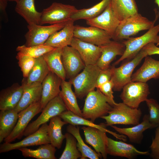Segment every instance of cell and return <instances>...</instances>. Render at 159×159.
<instances>
[{
	"instance_id": "1",
	"label": "cell",
	"mask_w": 159,
	"mask_h": 159,
	"mask_svg": "<svg viewBox=\"0 0 159 159\" xmlns=\"http://www.w3.org/2000/svg\"><path fill=\"white\" fill-rule=\"evenodd\" d=\"M114 105L97 88L86 96L82 111L83 117L94 122L97 118L107 115Z\"/></svg>"
},
{
	"instance_id": "2",
	"label": "cell",
	"mask_w": 159,
	"mask_h": 159,
	"mask_svg": "<svg viewBox=\"0 0 159 159\" xmlns=\"http://www.w3.org/2000/svg\"><path fill=\"white\" fill-rule=\"evenodd\" d=\"M158 15L153 21L138 13L131 16L120 21L112 39L117 41L127 39L140 31L149 30L154 26Z\"/></svg>"
},
{
	"instance_id": "3",
	"label": "cell",
	"mask_w": 159,
	"mask_h": 159,
	"mask_svg": "<svg viewBox=\"0 0 159 159\" xmlns=\"http://www.w3.org/2000/svg\"><path fill=\"white\" fill-rule=\"evenodd\" d=\"M108 114L101 117L105 120L106 127L115 125H135L140 123L142 112L140 108H132L122 102L116 103Z\"/></svg>"
},
{
	"instance_id": "4",
	"label": "cell",
	"mask_w": 159,
	"mask_h": 159,
	"mask_svg": "<svg viewBox=\"0 0 159 159\" xmlns=\"http://www.w3.org/2000/svg\"><path fill=\"white\" fill-rule=\"evenodd\" d=\"M159 24L154 26L143 35L136 37H130L122 42L125 46L124 53L114 64L115 66L125 59L134 58L145 45L153 43L159 45Z\"/></svg>"
},
{
	"instance_id": "5",
	"label": "cell",
	"mask_w": 159,
	"mask_h": 159,
	"mask_svg": "<svg viewBox=\"0 0 159 159\" xmlns=\"http://www.w3.org/2000/svg\"><path fill=\"white\" fill-rule=\"evenodd\" d=\"M101 70L96 64L86 66L81 73L69 80L73 86L77 98L82 99L96 88L97 80Z\"/></svg>"
},
{
	"instance_id": "6",
	"label": "cell",
	"mask_w": 159,
	"mask_h": 159,
	"mask_svg": "<svg viewBox=\"0 0 159 159\" xmlns=\"http://www.w3.org/2000/svg\"><path fill=\"white\" fill-rule=\"evenodd\" d=\"M146 52L142 49L131 60L124 63L118 67L114 65L111 79L114 84L113 90L120 91L123 87L131 81L133 70L144 58L147 56Z\"/></svg>"
},
{
	"instance_id": "7",
	"label": "cell",
	"mask_w": 159,
	"mask_h": 159,
	"mask_svg": "<svg viewBox=\"0 0 159 159\" xmlns=\"http://www.w3.org/2000/svg\"><path fill=\"white\" fill-rule=\"evenodd\" d=\"M67 110L62 100L59 95L47 104L35 120L29 124L24 131V136L26 137L35 132L42 125L47 123L51 118L59 116Z\"/></svg>"
},
{
	"instance_id": "8",
	"label": "cell",
	"mask_w": 159,
	"mask_h": 159,
	"mask_svg": "<svg viewBox=\"0 0 159 159\" xmlns=\"http://www.w3.org/2000/svg\"><path fill=\"white\" fill-rule=\"evenodd\" d=\"M150 94L149 87L146 82L131 81L123 87L120 97L125 104L138 108L140 104L148 99Z\"/></svg>"
},
{
	"instance_id": "9",
	"label": "cell",
	"mask_w": 159,
	"mask_h": 159,
	"mask_svg": "<svg viewBox=\"0 0 159 159\" xmlns=\"http://www.w3.org/2000/svg\"><path fill=\"white\" fill-rule=\"evenodd\" d=\"M77 10L73 5L54 2L41 12L40 25L53 24L67 21Z\"/></svg>"
},
{
	"instance_id": "10",
	"label": "cell",
	"mask_w": 159,
	"mask_h": 159,
	"mask_svg": "<svg viewBox=\"0 0 159 159\" xmlns=\"http://www.w3.org/2000/svg\"><path fill=\"white\" fill-rule=\"evenodd\" d=\"M67 21L46 26L28 25V31L24 36L26 40L24 45L29 47L44 44L52 34L62 29Z\"/></svg>"
},
{
	"instance_id": "11",
	"label": "cell",
	"mask_w": 159,
	"mask_h": 159,
	"mask_svg": "<svg viewBox=\"0 0 159 159\" xmlns=\"http://www.w3.org/2000/svg\"><path fill=\"white\" fill-rule=\"evenodd\" d=\"M48 125H42L35 132L19 142L13 143L4 142L0 146V153L7 152L21 148L50 143L48 133Z\"/></svg>"
},
{
	"instance_id": "12",
	"label": "cell",
	"mask_w": 159,
	"mask_h": 159,
	"mask_svg": "<svg viewBox=\"0 0 159 159\" xmlns=\"http://www.w3.org/2000/svg\"><path fill=\"white\" fill-rule=\"evenodd\" d=\"M42 110L40 102L31 105L18 113L17 123L11 133L4 139V142L11 143L16 139H21L29 122Z\"/></svg>"
},
{
	"instance_id": "13",
	"label": "cell",
	"mask_w": 159,
	"mask_h": 159,
	"mask_svg": "<svg viewBox=\"0 0 159 159\" xmlns=\"http://www.w3.org/2000/svg\"><path fill=\"white\" fill-rule=\"evenodd\" d=\"M74 37L83 41L101 47L110 42L111 36L105 31L90 26L74 25Z\"/></svg>"
},
{
	"instance_id": "14",
	"label": "cell",
	"mask_w": 159,
	"mask_h": 159,
	"mask_svg": "<svg viewBox=\"0 0 159 159\" xmlns=\"http://www.w3.org/2000/svg\"><path fill=\"white\" fill-rule=\"evenodd\" d=\"M62 59L66 78L69 80L76 77L85 66L78 52L70 46L62 48Z\"/></svg>"
},
{
	"instance_id": "15",
	"label": "cell",
	"mask_w": 159,
	"mask_h": 159,
	"mask_svg": "<svg viewBox=\"0 0 159 159\" xmlns=\"http://www.w3.org/2000/svg\"><path fill=\"white\" fill-rule=\"evenodd\" d=\"M86 20L87 25L105 31L112 38L120 22L112 9L111 1L100 14L94 18Z\"/></svg>"
},
{
	"instance_id": "16",
	"label": "cell",
	"mask_w": 159,
	"mask_h": 159,
	"mask_svg": "<svg viewBox=\"0 0 159 159\" xmlns=\"http://www.w3.org/2000/svg\"><path fill=\"white\" fill-rule=\"evenodd\" d=\"M81 128L83 131L86 142L91 145L104 159H106L107 155V132L89 126H83Z\"/></svg>"
},
{
	"instance_id": "17",
	"label": "cell",
	"mask_w": 159,
	"mask_h": 159,
	"mask_svg": "<svg viewBox=\"0 0 159 159\" xmlns=\"http://www.w3.org/2000/svg\"><path fill=\"white\" fill-rule=\"evenodd\" d=\"M107 154L111 156L125 157L129 159L139 155H148V151H141L133 145L121 141L115 140L108 137L107 147Z\"/></svg>"
},
{
	"instance_id": "18",
	"label": "cell",
	"mask_w": 159,
	"mask_h": 159,
	"mask_svg": "<svg viewBox=\"0 0 159 159\" xmlns=\"http://www.w3.org/2000/svg\"><path fill=\"white\" fill-rule=\"evenodd\" d=\"M70 46L78 52L85 66L96 64L101 54V47L83 41L74 37Z\"/></svg>"
},
{
	"instance_id": "19",
	"label": "cell",
	"mask_w": 159,
	"mask_h": 159,
	"mask_svg": "<svg viewBox=\"0 0 159 159\" xmlns=\"http://www.w3.org/2000/svg\"><path fill=\"white\" fill-rule=\"evenodd\" d=\"M62 79L50 71L42 82V90L40 103L42 109L51 100L59 95Z\"/></svg>"
},
{
	"instance_id": "20",
	"label": "cell",
	"mask_w": 159,
	"mask_h": 159,
	"mask_svg": "<svg viewBox=\"0 0 159 159\" xmlns=\"http://www.w3.org/2000/svg\"><path fill=\"white\" fill-rule=\"evenodd\" d=\"M100 47L102 48L101 54L96 64L101 70L109 67L111 63L116 56H122L125 49L123 43L114 40Z\"/></svg>"
},
{
	"instance_id": "21",
	"label": "cell",
	"mask_w": 159,
	"mask_h": 159,
	"mask_svg": "<svg viewBox=\"0 0 159 159\" xmlns=\"http://www.w3.org/2000/svg\"><path fill=\"white\" fill-rule=\"evenodd\" d=\"M23 92L19 104L14 109L18 113L31 105L40 101L42 94V84L35 82L27 84L21 83Z\"/></svg>"
},
{
	"instance_id": "22",
	"label": "cell",
	"mask_w": 159,
	"mask_h": 159,
	"mask_svg": "<svg viewBox=\"0 0 159 159\" xmlns=\"http://www.w3.org/2000/svg\"><path fill=\"white\" fill-rule=\"evenodd\" d=\"M152 79L159 80V61L147 56L141 66L132 74L131 81L146 82Z\"/></svg>"
},
{
	"instance_id": "23",
	"label": "cell",
	"mask_w": 159,
	"mask_h": 159,
	"mask_svg": "<svg viewBox=\"0 0 159 159\" xmlns=\"http://www.w3.org/2000/svg\"><path fill=\"white\" fill-rule=\"evenodd\" d=\"M74 21L70 19L62 29L52 34L44 44L59 48L70 46L74 37Z\"/></svg>"
},
{
	"instance_id": "24",
	"label": "cell",
	"mask_w": 159,
	"mask_h": 159,
	"mask_svg": "<svg viewBox=\"0 0 159 159\" xmlns=\"http://www.w3.org/2000/svg\"><path fill=\"white\" fill-rule=\"evenodd\" d=\"M23 87L18 83L1 90L0 92V110L14 109L19 102Z\"/></svg>"
},
{
	"instance_id": "25",
	"label": "cell",
	"mask_w": 159,
	"mask_h": 159,
	"mask_svg": "<svg viewBox=\"0 0 159 159\" xmlns=\"http://www.w3.org/2000/svg\"><path fill=\"white\" fill-rule=\"evenodd\" d=\"M110 126L120 134L127 137L130 141L135 144H140L143 138V132L148 129L155 127L150 122L148 115H145L141 123L128 128H120L114 125Z\"/></svg>"
},
{
	"instance_id": "26",
	"label": "cell",
	"mask_w": 159,
	"mask_h": 159,
	"mask_svg": "<svg viewBox=\"0 0 159 159\" xmlns=\"http://www.w3.org/2000/svg\"><path fill=\"white\" fill-rule=\"evenodd\" d=\"M34 1L35 0H19L16 2L15 11L28 25H40L42 13L36 10Z\"/></svg>"
},
{
	"instance_id": "27",
	"label": "cell",
	"mask_w": 159,
	"mask_h": 159,
	"mask_svg": "<svg viewBox=\"0 0 159 159\" xmlns=\"http://www.w3.org/2000/svg\"><path fill=\"white\" fill-rule=\"evenodd\" d=\"M72 84L69 81L62 80L61 90L59 95L65 104L67 110L71 111L75 114L83 117L82 111L78 104L77 97L72 89Z\"/></svg>"
},
{
	"instance_id": "28",
	"label": "cell",
	"mask_w": 159,
	"mask_h": 159,
	"mask_svg": "<svg viewBox=\"0 0 159 159\" xmlns=\"http://www.w3.org/2000/svg\"><path fill=\"white\" fill-rule=\"evenodd\" d=\"M59 116L67 124L75 126L82 125L96 128L106 131L118 139H123L124 137L123 135H119L108 130L106 128L105 123H102L100 125L96 124L91 121L79 116L68 110L62 112Z\"/></svg>"
},
{
	"instance_id": "29",
	"label": "cell",
	"mask_w": 159,
	"mask_h": 159,
	"mask_svg": "<svg viewBox=\"0 0 159 159\" xmlns=\"http://www.w3.org/2000/svg\"><path fill=\"white\" fill-rule=\"evenodd\" d=\"M62 48H55L42 57L50 71L62 80H65L66 75L62 59Z\"/></svg>"
},
{
	"instance_id": "30",
	"label": "cell",
	"mask_w": 159,
	"mask_h": 159,
	"mask_svg": "<svg viewBox=\"0 0 159 159\" xmlns=\"http://www.w3.org/2000/svg\"><path fill=\"white\" fill-rule=\"evenodd\" d=\"M18 119V113L14 109L0 110V143L12 132L17 123Z\"/></svg>"
},
{
	"instance_id": "31",
	"label": "cell",
	"mask_w": 159,
	"mask_h": 159,
	"mask_svg": "<svg viewBox=\"0 0 159 159\" xmlns=\"http://www.w3.org/2000/svg\"><path fill=\"white\" fill-rule=\"evenodd\" d=\"M112 9L120 21L138 13L135 0H111Z\"/></svg>"
},
{
	"instance_id": "32",
	"label": "cell",
	"mask_w": 159,
	"mask_h": 159,
	"mask_svg": "<svg viewBox=\"0 0 159 159\" xmlns=\"http://www.w3.org/2000/svg\"><path fill=\"white\" fill-rule=\"evenodd\" d=\"M67 124L57 116L51 118L48 125V133L50 143L58 149L61 148L63 141L65 138V135L62 133V127Z\"/></svg>"
},
{
	"instance_id": "33",
	"label": "cell",
	"mask_w": 159,
	"mask_h": 159,
	"mask_svg": "<svg viewBox=\"0 0 159 159\" xmlns=\"http://www.w3.org/2000/svg\"><path fill=\"white\" fill-rule=\"evenodd\" d=\"M50 71L42 56L36 58L28 77L23 78L21 83L27 84L35 82L42 83Z\"/></svg>"
},
{
	"instance_id": "34",
	"label": "cell",
	"mask_w": 159,
	"mask_h": 159,
	"mask_svg": "<svg viewBox=\"0 0 159 159\" xmlns=\"http://www.w3.org/2000/svg\"><path fill=\"white\" fill-rule=\"evenodd\" d=\"M18 150L21 152L25 158L30 157L37 159H56L55 154L56 148L51 143L40 145L37 149L34 150L26 147Z\"/></svg>"
},
{
	"instance_id": "35",
	"label": "cell",
	"mask_w": 159,
	"mask_h": 159,
	"mask_svg": "<svg viewBox=\"0 0 159 159\" xmlns=\"http://www.w3.org/2000/svg\"><path fill=\"white\" fill-rule=\"evenodd\" d=\"M67 132L72 135L77 141V146L82 155L81 159H85L87 158L98 159L102 158L96 151L85 143L81 136L79 126L76 127L75 125L70 124L67 127Z\"/></svg>"
},
{
	"instance_id": "36",
	"label": "cell",
	"mask_w": 159,
	"mask_h": 159,
	"mask_svg": "<svg viewBox=\"0 0 159 159\" xmlns=\"http://www.w3.org/2000/svg\"><path fill=\"white\" fill-rule=\"evenodd\" d=\"M110 1L111 0H102L90 8L78 9L71 16V19L75 21L81 19L87 20L94 18L105 10Z\"/></svg>"
},
{
	"instance_id": "37",
	"label": "cell",
	"mask_w": 159,
	"mask_h": 159,
	"mask_svg": "<svg viewBox=\"0 0 159 159\" xmlns=\"http://www.w3.org/2000/svg\"><path fill=\"white\" fill-rule=\"evenodd\" d=\"M55 48L44 44L27 47L25 45L18 46L16 51L17 54L36 58L42 56Z\"/></svg>"
},
{
	"instance_id": "38",
	"label": "cell",
	"mask_w": 159,
	"mask_h": 159,
	"mask_svg": "<svg viewBox=\"0 0 159 159\" xmlns=\"http://www.w3.org/2000/svg\"><path fill=\"white\" fill-rule=\"evenodd\" d=\"M66 144L64 149L59 159H80L82 155L77 146V140L71 134L67 132L65 134Z\"/></svg>"
},
{
	"instance_id": "39",
	"label": "cell",
	"mask_w": 159,
	"mask_h": 159,
	"mask_svg": "<svg viewBox=\"0 0 159 159\" xmlns=\"http://www.w3.org/2000/svg\"><path fill=\"white\" fill-rule=\"evenodd\" d=\"M145 101L148 108L149 121L156 127L159 125V104L153 98H148Z\"/></svg>"
},
{
	"instance_id": "40",
	"label": "cell",
	"mask_w": 159,
	"mask_h": 159,
	"mask_svg": "<svg viewBox=\"0 0 159 159\" xmlns=\"http://www.w3.org/2000/svg\"><path fill=\"white\" fill-rule=\"evenodd\" d=\"M16 58L18 60V64L22 72L23 78H27L34 64L36 58L18 54Z\"/></svg>"
},
{
	"instance_id": "41",
	"label": "cell",
	"mask_w": 159,
	"mask_h": 159,
	"mask_svg": "<svg viewBox=\"0 0 159 159\" xmlns=\"http://www.w3.org/2000/svg\"><path fill=\"white\" fill-rule=\"evenodd\" d=\"M113 67L114 65H112L107 69L100 70L97 80L96 88L111 80L113 73Z\"/></svg>"
},
{
	"instance_id": "42",
	"label": "cell",
	"mask_w": 159,
	"mask_h": 159,
	"mask_svg": "<svg viewBox=\"0 0 159 159\" xmlns=\"http://www.w3.org/2000/svg\"><path fill=\"white\" fill-rule=\"evenodd\" d=\"M155 137L153 139L150 149V157L153 159H159V125L156 127Z\"/></svg>"
},
{
	"instance_id": "43",
	"label": "cell",
	"mask_w": 159,
	"mask_h": 159,
	"mask_svg": "<svg viewBox=\"0 0 159 159\" xmlns=\"http://www.w3.org/2000/svg\"><path fill=\"white\" fill-rule=\"evenodd\" d=\"M114 84L111 80L103 84L98 88L100 90L108 97L115 105L116 103L114 100L113 91Z\"/></svg>"
},
{
	"instance_id": "44",
	"label": "cell",
	"mask_w": 159,
	"mask_h": 159,
	"mask_svg": "<svg viewBox=\"0 0 159 159\" xmlns=\"http://www.w3.org/2000/svg\"><path fill=\"white\" fill-rule=\"evenodd\" d=\"M146 53L148 56L154 54L159 55V47L153 43L148 44L142 48Z\"/></svg>"
},
{
	"instance_id": "45",
	"label": "cell",
	"mask_w": 159,
	"mask_h": 159,
	"mask_svg": "<svg viewBox=\"0 0 159 159\" xmlns=\"http://www.w3.org/2000/svg\"><path fill=\"white\" fill-rule=\"evenodd\" d=\"M8 1L6 0H0V19L5 22H7L8 21L6 11Z\"/></svg>"
},
{
	"instance_id": "46",
	"label": "cell",
	"mask_w": 159,
	"mask_h": 159,
	"mask_svg": "<svg viewBox=\"0 0 159 159\" xmlns=\"http://www.w3.org/2000/svg\"><path fill=\"white\" fill-rule=\"evenodd\" d=\"M155 3L158 5L159 8V0H155Z\"/></svg>"
},
{
	"instance_id": "47",
	"label": "cell",
	"mask_w": 159,
	"mask_h": 159,
	"mask_svg": "<svg viewBox=\"0 0 159 159\" xmlns=\"http://www.w3.org/2000/svg\"><path fill=\"white\" fill-rule=\"evenodd\" d=\"M8 1H15L16 2H17V1H18L19 0H6Z\"/></svg>"
}]
</instances>
